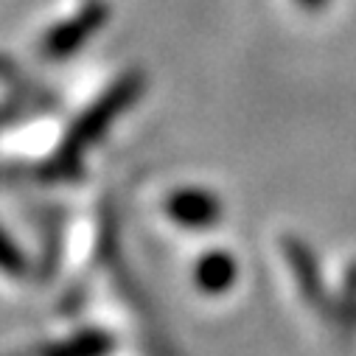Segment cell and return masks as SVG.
<instances>
[{
  "mask_svg": "<svg viewBox=\"0 0 356 356\" xmlns=\"http://www.w3.org/2000/svg\"><path fill=\"white\" fill-rule=\"evenodd\" d=\"M143 93V76L140 73H127L121 76L107 93H102V99L84 110L76 124L70 127L67 138L62 140L56 157H54V171L62 174V177H70L76 168H79V160L81 154L90 149L93 143H99L104 138V132L110 129V124Z\"/></svg>",
  "mask_w": 356,
  "mask_h": 356,
  "instance_id": "obj_1",
  "label": "cell"
},
{
  "mask_svg": "<svg viewBox=\"0 0 356 356\" xmlns=\"http://www.w3.org/2000/svg\"><path fill=\"white\" fill-rule=\"evenodd\" d=\"M165 213L174 225H183L188 230H202L219 222L222 205L205 188H177L165 200Z\"/></svg>",
  "mask_w": 356,
  "mask_h": 356,
  "instance_id": "obj_2",
  "label": "cell"
},
{
  "mask_svg": "<svg viewBox=\"0 0 356 356\" xmlns=\"http://www.w3.org/2000/svg\"><path fill=\"white\" fill-rule=\"evenodd\" d=\"M102 23H104V9H99V6L87 9V12H81L79 17H73V20L62 23V26H56V29L45 37L42 51H45L48 56H56V59H59V56H67V54H73L87 37H90Z\"/></svg>",
  "mask_w": 356,
  "mask_h": 356,
  "instance_id": "obj_3",
  "label": "cell"
},
{
  "mask_svg": "<svg viewBox=\"0 0 356 356\" xmlns=\"http://www.w3.org/2000/svg\"><path fill=\"white\" fill-rule=\"evenodd\" d=\"M194 281H197V289L205 292V295L227 292L233 286V281H236V261H233V255H227L222 250H213V252L202 255L197 261Z\"/></svg>",
  "mask_w": 356,
  "mask_h": 356,
  "instance_id": "obj_4",
  "label": "cell"
},
{
  "mask_svg": "<svg viewBox=\"0 0 356 356\" xmlns=\"http://www.w3.org/2000/svg\"><path fill=\"white\" fill-rule=\"evenodd\" d=\"M113 348V339L102 331H81L59 345H54L51 350H45V356H107Z\"/></svg>",
  "mask_w": 356,
  "mask_h": 356,
  "instance_id": "obj_5",
  "label": "cell"
},
{
  "mask_svg": "<svg viewBox=\"0 0 356 356\" xmlns=\"http://www.w3.org/2000/svg\"><path fill=\"white\" fill-rule=\"evenodd\" d=\"M0 273L9 278H23L29 273V261H26L23 250L12 241V236L6 230H0Z\"/></svg>",
  "mask_w": 356,
  "mask_h": 356,
  "instance_id": "obj_6",
  "label": "cell"
},
{
  "mask_svg": "<svg viewBox=\"0 0 356 356\" xmlns=\"http://www.w3.org/2000/svg\"><path fill=\"white\" fill-rule=\"evenodd\" d=\"M298 6H303V9H309V12H314V9H323L328 0H295Z\"/></svg>",
  "mask_w": 356,
  "mask_h": 356,
  "instance_id": "obj_7",
  "label": "cell"
}]
</instances>
